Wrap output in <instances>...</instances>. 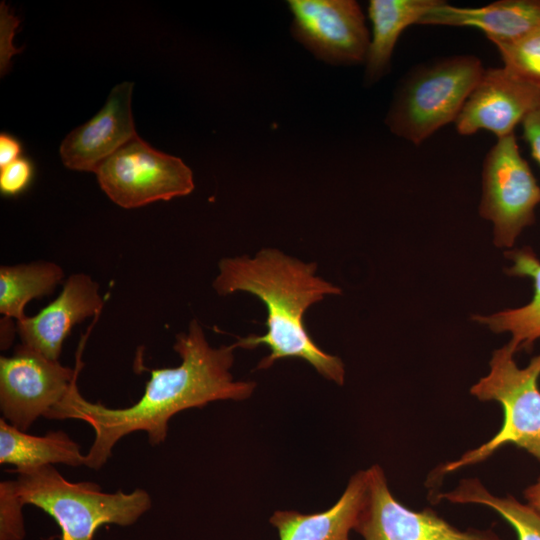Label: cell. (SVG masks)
<instances>
[{
    "instance_id": "obj_4",
    "label": "cell",
    "mask_w": 540,
    "mask_h": 540,
    "mask_svg": "<svg viewBox=\"0 0 540 540\" xmlns=\"http://www.w3.org/2000/svg\"><path fill=\"white\" fill-rule=\"evenodd\" d=\"M484 67L473 55H456L413 69L395 93L386 117L391 132L419 145L455 122Z\"/></svg>"
},
{
    "instance_id": "obj_25",
    "label": "cell",
    "mask_w": 540,
    "mask_h": 540,
    "mask_svg": "<svg viewBox=\"0 0 540 540\" xmlns=\"http://www.w3.org/2000/svg\"><path fill=\"white\" fill-rule=\"evenodd\" d=\"M523 137L530 147L532 157L540 165V105L522 121Z\"/></svg>"
},
{
    "instance_id": "obj_8",
    "label": "cell",
    "mask_w": 540,
    "mask_h": 540,
    "mask_svg": "<svg viewBox=\"0 0 540 540\" xmlns=\"http://www.w3.org/2000/svg\"><path fill=\"white\" fill-rule=\"evenodd\" d=\"M81 368L65 367L58 360L20 345L12 356L0 358V407L9 424L26 431L55 407L76 384Z\"/></svg>"
},
{
    "instance_id": "obj_9",
    "label": "cell",
    "mask_w": 540,
    "mask_h": 540,
    "mask_svg": "<svg viewBox=\"0 0 540 540\" xmlns=\"http://www.w3.org/2000/svg\"><path fill=\"white\" fill-rule=\"evenodd\" d=\"M292 34L319 60L365 62L370 36L361 7L353 0H290Z\"/></svg>"
},
{
    "instance_id": "obj_16",
    "label": "cell",
    "mask_w": 540,
    "mask_h": 540,
    "mask_svg": "<svg viewBox=\"0 0 540 540\" xmlns=\"http://www.w3.org/2000/svg\"><path fill=\"white\" fill-rule=\"evenodd\" d=\"M441 0H371L368 16L372 24L365 67V81L372 84L390 68L394 47L401 33L418 24Z\"/></svg>"
},
{
    "instance_id": "obj_22",
    "label": "cell",
    "mask_w": 540,
    "mask_h": 540,
    "mask_svg": "<svg viewBox=\"0 0 540 540\" xmlns=\"http://www.w3.org/2000/svg\"><path fill=\"white\" fill-rule=\"evenodd\" d=\"M22 503L13 480L0 483V540H23L25 528Z\"/></svg>"
},
{
    "instance_id": "obj_13",
    "label": "cell",
    "mask_w": 540,
    "mask_h": 540,
    "mask_svg": "<svg viewBox=\"0 0 540 540\" xmlns=\"http://www.w3.org/2000/svg\"><path fill=\"white\" fill-rule=\"evenodd\" d=\"M103 304L98 283L89 275L73 274L56 299L35 316L17 321L16 330L22 345L58 360L72 327L88 317H97Z\"/></svg>"
},
{
    "instance_id": "obj_7",
    "label": "cell",
    "mask_w": 540,
    "mask_h": 540,
    "mask_svg": "<svg viewBox=\"0 0 540 540\" xmlns=\"http://www.w3.org/2000/svg\"><path fill=\"white\" fill-rule=\"evenodd\" d=\"M480 215L493 223L494 244L510 248L525 227L535 222L540 186L522 157L515 134L497 139L482 171Z\"/></svg>"
},
{
    "instance_id": "obj_20",
    "label": "cell",
    "mask_w": 540,
    "mask_h": 540,
    "mask_svg": "<svg viewBox=\"0 0 540 540\" xmlns=\"http://www.w3.org/2000/svg\"><path fill=\"white\" fill-rule=\"evenodd\" d=\"M436 500L452 503L482 504L500 514L515 530L518 540H540V513L513 496L496 497L488 492L478 479H463L448 493H439Z\"/></svg>"
},
{
    "instance_id": "obj_21",
    "label": "cell",
    "mask_w": 540,
    "mask_h": 540,
    "mask_svg": "<svg viewBox=\"0 0 540 540\" xmlns=\"http://www.w3.org/2000/svg\"><path fill=\"white\" fill-rule=\"evenodd\" d=\"M504 67L540 88V29L513 42L494 43Z\"/></svg>"
},
{
    "instance_id": "obj_24",
    "label": "cell",
    "mask_w": 540,
    "mask_h": 540,
    "mask_svg": "<svg viewBox=\"0 0 540 540\" xmlns=\"http://www.w3.org/2000/svg\"><path fill=\"white\" fill-rule=\"evenodd\" d=\"M20 20L12 13H9L8 6L1 2L0 5V70L3 76L10 68L11 57L19 53L21 49H16L12 45L14 31Z\"/></svg>"
},
{
    "instance_id": "obj_26",
    "label": "cell",
    "mask_w": 540,
    "mask_h": 540,
    "mask_svg": "<svg viewBox=\"0 0 540 540\" xmlns=\"http://www.w3.org/2000/svg\"><path fill=\"white\" fill-rule=\"evenodd\" d=\"M21 144L13 136L1 133L0 134V168L20 158Z\"/></svg>"
},
{
    "instance_id": "obj_19",
    "label": "cell",
    "mask_w": 540,
    "mask_h": 540,
    "mask_svg": "<svg viewBox=\"0 0 540 540\" xmlns=\"http://www.w3.org/2000/svg\"><path fill=\"white\" fill-rule=\"evenodd\" d=\"M64 277L53 262L41 261L0 268V312L7 318L23 320L25 305L54 291Z\"/></svg>"
},
{
    "instance_id": "obj_1",
    "label": "cell",
    "mask_w": 540,
    "mask_h": 540,
    "mask_svg": "<svg viewBox=\"0 0 540 540\" xmlns=\"http://www.w3.org/2000/svg\"><path fill=\"white\" fill-rule=\"evenodd\" d=\"M174 350L181 364L174 368L150 370L142 397L132 406L107 408L84 399L75 384L47 414L49 419H79L90 424L95 439L85 455V466L99 469L111 456L114 445L125 435L144 431L152 445L167 436L168 421L176 413L216 400H244L255 383L234 381L230 368L235 344L213 348L200 323L194 319L186 333L176 336Z\"/></svg>"
},
{
    "instance_id": "obj_23",
    "label": "cell",
    "mask_w": 540,
    "mask_h": 540,
    "mask_svg": "<svg viewBox=\"0 0 540 540\" xmlns=\"http://www.w3.org/2000/svg\"><path fill=\"white\" fill-rule=\"evenodd\" d=\"M32 177V163L20 157L0 168V191L5 196H16L27 189Z\"/></svg>"
},
{
    "instance_id": "obj_3",
    "label": "cell",
    "mask_w": 540,
    "mask_h": 540,
    "mask_svg": "<svg viewBox=\"0 0 540 540\" xmlns=\"http://www.w3.org/2000/svg\"><path fill=\"white\" fill-rule=\"evenodd\" d=\"M13 482L24 505H34L56 521L61 540H93L102 525H132L151 508L143 489L105 493L92 482L67 481L52 465L18 473Z\"/></svg>"
},
{
    "instance_id": "obj_18",
    "label": "cell",
    "mask_w": 540,
    "mask_h": 540,
    "mask_svg": "<svg viewBox=\"0 0 540 540\" xmlns=\"http://www.w3.org/2000/svg\"><path fill=\"white\" fill-rule=\"evenodd\" d=\"M85 465L80 446L63 431L33 436L0 419V464H11L17 473L47 465Z\"/></svg>"
},
{
    "instance_id": "obj_2",
    "label": "cell",
    "mask_w": 540,
    "mask_h": 540,
    "mask_svg": "<svg viewBox=\"0 0 540 540\" xmlns=\"http://www.w3.org/2000/svg\"><path fill=\"white\" fill-rule=\"evenodd\" d=\"M213 288L219 295L247 292L266 306L267 331L249 335L234 343L236 347L254 349L266 345L270 354L258 364L266 369L284 358H299L311 364L324 378L342 385L345 369L342 360L319 348L305 328L304 314L328 295H340L336 285L317 276V264L305 263L283 252L265 248L253 258H224Z\"/></svg>"
},
{
    "instance_id": "obj_12",
    "label": "cell",
    "mask_w": 540,
    "mask_h": 540,
    "mask_svg": "<svg viewBox=\"0 0 540 540\" xmlns=\"http://www.w3.org/2000/svg\"><path fill=\"white\" fill-rule=\"evenodd\" d=\"M133 86L132 82L114 86L101 110L67 134L59 149L65 167L95 173L104 160L138 136L131 108Z\"/></svg>"
},
{
    "instance_id": "obj_5",
    "label": "cell",
    "mask_w": 540,
    "mask_h": 540,
    "mask_svg": "<svg viewBox=\"0 0 540 540\" xmlns=\"http://www.w3.org/2000/svg\"><path fill=\"white\" fill-rule=\"evenodd\" d=\"M514 347L507 343L493 352L489 373L474 384L470 393L482 401L501 404L504 421L499 432L485 444L443 465L437 476L487 459L501 446L512 443L540 461V354L524 368L515 362Z\"/></svg>"
},
{
    "instance_id": "obj_17",
    "label": "cell",
    "mask_w": 540,
    "mask_h": 540,
    "mask_svg": "<svg viewBox=\"0 0 540 540\" xmlns=\"http://www.w3.org/2000/svg\"><path fill=\"white\" fill-rule=\"evenodd\" d=\"M505 256L513 261V265L505 269L506 274L532 280V299L524 306L488 316L475 315L472 319L486 325L494 333L509 332L512 336L509 343L516 352H530L534 342L540 338V260L528 246L506 251Z\"/></svg>"
},
{
    "instance_id": "obj_11",
    "label": "cell",
    "mask_w": 540,
    "mask_h": 540,
    "mask_svg": "<svg viewBox=\"0 0 540 540\" xmlns=\"http://www.w3.org/2000/svg\"><path fill=\"white\" fill-rule=\"evenodd\" d=\"M538 105L539 87L504 66L485 69L455 120L456 129L461 135L487 130L503 138Z\"/></svg>"
},
{
    "instance_id": "obj_14",
    "label": "cell",
    "mask_w": 540,
    "mask_h": 540,
    "mask_svg": "<svg viewBox=\"0 0 540 540\" xmlns=\"http://www.w3.org/2000/svg\"><path fill=\"white\" fill-rule=\"evenodd\" d=\"M418 24L473 27L493 43L513 42L540 29V0H500L477 8L441 1Z\"/></svg>"
},
{
    "instance_id": "obj_27",
    "label": "cell",
    "mask_w": 540,
    "mask_h": 540,
    "mask_svg": "<svg viewBox=\"0 0 540 540\" xmlns=\"http://www.w3.org/2000/svg\"><path fill=\"white\" fill-rule=\"evenodd\" d=\"M524 497L532 508L540 513V478L524 491Z\"/></svg>"
},
{
    "instance_id": "obj_6",
    "label": "cell",
    "mask_w": 540,
    "mask_h": 540,
    "mask_svg": "<svg viewBox=\"0 0 540 540\" xmlns=\"http://www.w3.org/2000/svg\"><path fill=\"white\" fill-rule=\"evenodd\" d=\"M95 174L106 195L125 209L185 196L194 189L193 173L180 158L139 136L104 160Z\"/></svg>"
},
{
    "instance_id": "obj_10",
    "label": "cell",
    "mask_w": 540,
    "mask_h": 540,
    "mask_svg": "<svg viewBox=\"0 0 540 540\" xmlns=\"http://www.w3.org/2000/svg\"><path fill=\"white\" fill-rule=\"evenodd\" d=\"M366 475V504L355 528L364 540H502L492 529L463 531L431 509L406 508L390 492L378 465Z\"/></svg>"
},
{
    "instance_id": "obj_15",
    "label": "cell",
    "mask_w": 540,
    "mask_h": 540,
    "mask_svg": "<svg viewBox=\"0 0 540 540\" xmlns=\"http://www.w3.org/2000/svg\"><path fill=\"white\" fill-rule=\"evenodd\" d=\"M367 499L366 471L354 474L339 500L328 510L314 514L276 511L269 522L280 540H350Z\"/></svg>"
}]
</instances>
